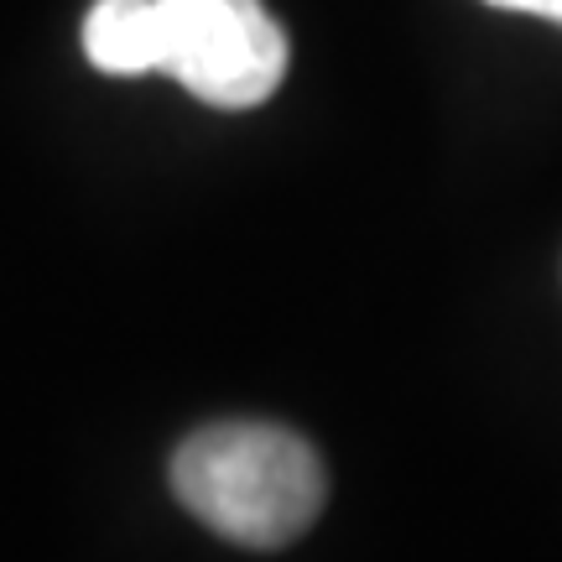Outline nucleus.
Returning <instances> with one entry per match:
<instances>
[{
  "label": "nucleus",
  "mask_w": 562,
  "mask_h": 562,
  "mask_svg": "<svg viewBox=\"0 0 562 562\" xmlns=\"http://www.w3.org/2000/svg\"><path fill=\"white\" fill-rule=\"evenodd\" d=\"M172 495L235 547L297 542L328 501L313 442L277 422H214L172 453Z\"/></svg>",
  "instance_id": "nucleus-1"
},
{
  "label": "nucleus",
  "mask_w": 562,
  "mask_h": 562,
  "mask_svg": "<svg viewBox=\"0 0 562 562\" xmlns=\"http://www.w3.org/2000/svg\"><path fill=\"white\" fill-rule=\"evenodd\" d=\"M161 74L214 110H250L277 94L286 37L261 0H157Z\"/></svg>",
  "instance_id": "nucleus-2"
},
{
  "label": "nucleus",
  "mask_w": 562,
  "mask_h": 562,
  "mask_svg": "<svg viewBox=\"0 0 562 562\" xmlns=\"http://www.w3.org/2000/svg\"><path fill=\"white\" fill-rule=\"evenodd\" d=\"M83 53L100 74H115V79L161 74L157 0H94V11L83 16Z\"/></svg>",
  "instance_id": "nucleus-3"
},
{
  "label": "nucleus",
  "mask_w": 562,
  "mask_h": 562,
  "mask_svg": "<svg viewBox=\"0 0 562 562\" xmlns=\"http://www.w3.org/2000/svg\"><path fill=\"white\" fill-rule=\"evenodd\" d=\"M490 5H501V11H526V16H547L562 26V0H490Z\"/></svg>",
  "instance_id": "nucleus-4"
}]
</instances>
